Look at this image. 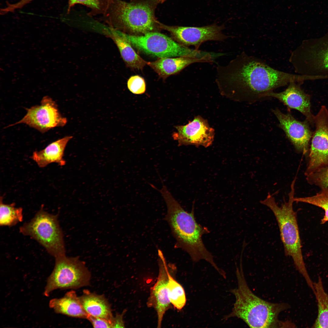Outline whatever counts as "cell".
Segmentation results:
<instances>
[{
  "instance_id": "cell-1",
  "label": "cell",
  "mask_w": 328,
  "mask_h": 328,
  "mask_svg": "<svg viewBox=\"0 0 328 328\" xmlns=\"http://www.w3.org/2000/svg\"><path fill=\"white\" fill-rule=\"evenodd\" d=\"M219 87L230 89L244 101L253 103L267 98L268 94L302 77L276 70L264 61L243 52L226 65L216 67Z\"/></svg>"
},
{
  "instance_id": "cell-2",
  "label": "cell",
  "mask_w": 328,
  "mask_h": 328,
  "mask_svg": "<svg viewBox=\"0 0 328 328\" xmlns=\"http://www.w3.org/2000/svg\"><path fill=\"white\" fill-rule=\"evenodd\" d=\"M158 190L166 204L167 210L165 218L176 241L175 247L186 251L194 262L202 259L206 260L222 274L223 271L215 264L213 255L203 242L202 236L209 233V231L196 222L194 216V204L191 212L188 213L173 197L164 184L162 189Z\"/></svg>"
},
{
  "instance_id": "cell-3",
  "label": "cell",
  "mask_w": 328,
  "mask_h": 328,
  "mask_svg": "<svg viewBox=\"0 0 328 328\" xmlns=\"http://www.w3.org/2000/svg\"><path fill=\"white\" fill-rule=\"evenodd\" d=\"M236 275L237 287L231 292L235 297L232 312L224 318L236 317L242 320L250 327L277 328L286 326L278 319L279 314L289 308L285 303H273L266 301L255 294L245 279L241 260Z\"/></svg>"
},
{
  "instance_id": "cell-4",
  "label": "cell",
  "mask_w": 328,
  "mask_h": 328,
  "mask_svg": "<svg viewBox=\"0 0 328 328\" xmlns=\"http://www.w3.org/2000/svg\"><path fill=\"white\" fill-rule=\"evenodd\" d=\"M166 0H108L104 13L110 22L132 35H142L160 29L155 12Z\"/></svg>"
},
{
  "instance_id": "cell-5",
  "label": "cell",
  "mask_w": 328,
  "mask_h": 328,
  "mask_svg": "<svg viewBox=\"0 0 328 328\" xmlns=\"http://www.w3.org/2000/svg\"><path fill=\"white\" fill-rule=\"evenodd\" d=\"M295 183V181L293 180L288 201H285L281 206L278 205L274 197L269 193L266 198L260 202L269 208L276 218L285 255L292 258L297 270L304 277L308 286L312 287L313 282L308 272L303 259L297 212L293 208Z\"/></svg>"
},
{
  "instance_id": "cell-6",
  "label": "cell",
  "mask_w": 328,
  "mask_h": 328,
  "mask_svg": "<svg viewBox=\"0 0 328 328\" xmlns=\"http://www.w3.org/2000/svg\"><path fill=\"white\" fill-rule=\"evenodd\" d=\"M289 61L298 74L316 80L328 78V34L303 40L292 52Z\"/></svg>"
},
{
  "instance_id": "cell-7",
  "label": "cell",
  "mask_w": 328,
  "mask_h": 328,
  "mask_svg": "<svg viewBox=\"0 0 328 328\" xmlns=\"http://www.w3.org/2000/svg\"><path fill=\"white\" fill-rule=\"evenodd\" d=\"M118 33L137 50L158 58L189 56L208 57L211 53L189 48L157 32L142 35L128 34L116 30Z\"/></svg>"
},
{
  "instance_id": "cell-8",
  "label": "cell",
  "mask_w": 328,
  "mask_h": 328,
  "mask_svg": "<svg viewBox=\"0 0 328 328\" xmlns=\"http://www.w3.org/2000/svg\"><path fill=\"white\" fill-rule=\"evenodd\" d=\"M42 206L34 217L20 227L19 231L37 241L55 258L66 255L63 233L58 216L49 213Z\"/></svg>"
},
{
  "instance_id": "cell-9",
  "label": "cell",
  "mask_w": 328,
  "mask_h": 328,
  "mask_svg": "<svg viewBox=\"0 0 328 328\" xmlns=\"http://www.w3.org/2000/svg\"><path fill=\"white\" fill-rule=\"evenodd\" d=\"M91 275L85 263L78 257L66 255L55 258L54 268L48 278L44 295L58 289H77L90 284Z\"/></svg>"
},
{
  "instance_id": "cell-10",
  "label": "cell",
  "mask_w": 328,
  "mask_h": 328,
  "mask_svg": "<svg viewBox=\"0 0 328 328\" xmlns=\"http://www.w3.org/2000/svg\"><path fill=\"white\" fill-rule=\"evenodd\" d=\"M315 126L308 153L305 176L317 169L328 166V110L322 105L314 116Z\"/></svg>"
},
{
  "instance_id": "cell-11",
  "label": "cell",
  "mask_w": 328,
  "mask_h": 328,
  "mask_svg": "<svg viewBox=\"0 0 328 328\" xmlns=\"http://www.w3.org/2000/svg\"><path fill=\"white\" fill-rule=\"evenodd\" d=\"M26 110L23 118L9 126L23 123L44 133L53 128L63 126L67 121L60 114L56 102L48 96L43 97L39 105L32 106Z\"/></svg>"
},
{
  "instance_id": "cell-12",
  "label": "cell",
  "mask_w": 328,
  "mask_h": 328,
  "mask_svg": "<svg viewBox=\"0 0 328 328\" xmlns=\"http://www.w3.org/2000/svg\"><path fill=\"white\" fill-rule=\"evenodd\" d=\"M159 28L169 32L177 42L187 47L193 46L196 50L206 41H224L228 37L223 32L224 26L216 24L198 27L169 26L160 22Z\"/></svg>"
},
{
  "instance_id": "cell-13",
  "label": "cell",
  "mask_w": 328,
  "mask_h": 328,
  "mask_svg": "<svg viewBox=\"0 0 328 328\" xmlns=\"http://www.w3.org/2000/svg\"><path fill=\"white\" fill-rule=\"evenodd\" d=\"M272 112L278 121L279 127L296 150L303 155L308 154L313 133L308 121H299L289 113H284L278 108L272 109Z\"/></svg>"
},
{
  "instance_id": "cell-14",
  "label": "cell",
  "mask_w": 328,
  "mask_h": 328,
  "mask_svg": "<svg viewBox=\"0 0 328 328\" xmlns=\"http://www.w3.org/2000/svg\"><path fill=\"white\" fill-rule=\"evenodd\" d=\"M177 130L172 137L178 145H193L207 147L211 145L214 138V129L207 121L198 116L184 125L175 126Z\"/></svg>"
},
{
  "instance_id": "cell-15",
  "label": "cell",
  "mask_w": 328,
  "mask_h": 328,
  "mask_svg": "<svg viewBox=\"0 0 328 328\" xmlns=\"http://www.w3.org/2000/svg\"><path fill=\"white\" fill-rule=\"evenodd\" d=\"M159 271L156 282L150 289V294L147 304L149 307H153L158 317L157 327H161L163 317L166 312L170 308L171 304L168 296L167 288L168 266L162 251L158 250Z\"/></svg>"
},
{
  "instance_id": "cell-16",
  "label": "cell",
  "mask_w": 328,
  "mask_h": 328,
  "mask_svg": "<svg viewBox=\"0 0 328 328\" xmlns=\"http://www.w3.org/2000/svg\"><path fill=\"white\" fill-rule=\"evenodd\" d=\"M302 82L292 81L283 91L278 93L272 92L266 98L274 97L289 108L298 110L304 115L310 124H314V116L311 109L310 97L301 87Z\"/></svg>"
},
{
  "instance_id": "cell-17",
  "label": "cell",
  "mask_w": 328,
  "mask_h": 328,
  "mask_svg": "<svg viewBox=\"0 0 328 328\" xmlns=\"http://www.w3.org/2000/svg\"><path fill=\"white\" fill-rule=\"evenodd\" d=\"M214 59L208 57L189 56L158 58L155 61L147 62V64L160 77L165 79L171 75L179 73L191 64L196 63H212Z\"/></svg>"
},
{
  "instance_id": "cell-18",
  "label": "cell",
  "mask_w": 328,
  "mask_h": 328,
  "mask_svg": "<svg viewBox=\"0 0 328 328\" xmlns=\"http://www.w3.org/2000/svg\"><path fill=\"white\" fill-rule=\"evenodd\" d=\"M72 137H65L50 143L41 150L34 151L31 158L41 168L53 162L61 166L64 165L66 164L63 158L64 150L67 143Z\"/></svg>"
},
{
  "instance_id": "cell-19",
  "label": "cell",
  "mask_w": 328,
  "mask_h": 328,
  "mask_svg": "<svg viewBox=\"0 0 328 328\" xmlns=\"http://www.w3.org/2000/svg\"><path fill=\"white\" fill-rule=\"evenodd\" d=\"M49 306L56 313L70 317L87 319L88 316L82 306L79 297L73 290L67 292L61 298L51 299Z\"/></svg>"
},
{
  "instance_id": "cell-20",
  "label": "cell",
  "mask_w": 328,
  "mask_h": 328,
  "mask_svg": "<svg viewBox=\"0 0 328 328\" xmlns=\"http://www.w3.org/2000/svg\"><path fill=\"white\" fill-rule=\"evenodd\" d=\"M79 297L82 306L88 315L107 319L112 323L114 316L111 307L104 296L85 290Z\"/></svg>"
},
{
  "instance_id": "cell-21",
  "label": "cell",
  "mask_w": 328,
  "mask_h": 328,
  "mask_svg": "<svg viewBox=\"0 0 328 328\" xmlns=\"http://www.w3.org/2000/svg\"><path fill=\"white\" fill-rule=\"evenodd\" d=\"M108 29L109 35L116 44L126 65L134 69L142 70L147 62L137 53L130 44L119 35L115 29L109 28Z\"/></svg>"
},
{
  "instance_id": "cell-22",
  "label": "cell",
  "mask_w": 328,
  "mask_h": 328,
  "mask_svg": "<svg viewBox=\"0 0 328 328\" xmlns=\"http://www.w3.org/2000/svg\"><path fill=\"white\" fill-rule=\"evenodd\" d=\"M315 295L317 302L318 313L313 328H328V294L325 291L322 279L319 277L314 282Z\"/></svg>"
},
{
  "instance_id": "cell-23",
  "label": "cell",
  "mask_w": 328,
  "mask_h": 328,
  "mask_svg": "<svg viewBox=\"0 0 328 328\" xmlns=\"http://www.w3.org/2000/svg\"><path fill=\"white\" fill-rule=\"evenodd\" d=\"M2 197L0 198V224L1 226H13L22 221V209L15 207L13 203L10 204H4Z\"/></svg>"
},
{
  "instance_id": "cell-24",
  "label": "cell",
  "mask_w": 328,
  "mask_h": 328,
  "mask_svg": "<svg viewBox=\"0 0 328 328\" xmlns=\"http://www.w3.org/2000/svg\"><path fill=\"white\" fill-rule=\"evenodd\" d=\"M167 288L169 300L174 307L179 310L185 306L186 299L184 289L182 285L168 272Z\"/></svg>"
},
{
  "instance_id": "cell-25",
  "label": "cell",
  "mask_w": 328,
  "mask_h": 328,
  "mask_svg": "<svg viewBox=\"0 0 328 328\" xmlns=\"http://www.w3.org/2000/svg\"><path fill=\"white\" fill-rule=\"evenodd\" d=\"M315 195L305 197H295L294 201L310 204L323 209L325 214L321 220V224L328 222V187L320 189Z\"/></svg>"
},
{
  "instance_id": "cell-26",
  "label": "cell",
  "mask_w": 328,
  "mask_h": 328,
  "mask_svg": "<svg viewBox=\"0 0 328 328\" xmlns=\"http://www.w3.org/2000/svg\"><path fill=\"white\" fill-rule=\"evenodd\" d=\"M308 183L320 189L328 187V166L320 168L306 176Z\"/></svg>"
},
{
  "instance_id": "cell-27",
  "label": "cell",
  "mask_w": 328,
  "mask_h": 328,
  "mask_svg": "<svg viewBox=\"0 0 328 328\" xmlns=\"http://www.w3.org/2000/svg\"><path fill=\"white\" fill-rule=\"evenodd\" d=\"M108 0H68V11L77 4L84 5L91 8L95 13L104 14Z\"/></svg>"
},
{
  "instance_id": "cell-28",
  "label": "cell",
  "mask_w": 328,
  "mask_h": 328,
  "mask_svg": "<svg viewBox=\"0 0 328 328\" xmlns=\"http://www.w3.org/2000/svg\"><path fill=\"white\" fill-rule=\"evenodd\" d=\"M127 86L129 90L135 94H143L146 90L145 80L138 75L131 76L128 81Z\"/></svg>"
},
{
  "instance_id": "cell-29",
  "label": "cell",
  "mask_w": 328,
  "mask_h": 328,
  "mask_svg": "<svg viewBox=\"0 0 328 328\" xmlns=\"http://www.w3.org/2000/svg\"><path fill=\"white\" fill-rule=\"evenodd\" d=\"M87 319L94 328H112L111 322L107 319L89 315Z\"/></svg>"
},
{
  "instance_id": "cell-30",
  "label": "cell",
  "mask_w": 328,
  "mask_h": 328,
  "mask_svg": "<svg viewBox=\"0 0 328 328\" xmlns=\"http://www.w3.org/2000/svg\"><path fill=\"white\" fill-rule=\"evenodd\" d=\"M34 0H18L17 2L13 3L7 2L5 7V10L8 13L13 12L19 9L22 8L26 5Z\"/></svg>"
},
{
  "instance_id": "cell-31",
  "label": "cell",
  "mask_w": 328,
  "mask_h": 328,
  "mask_svg": "<svg viewBox=\"0 0 328 328\" xmlns=\"http://www.w3.org/2000/svg\"><path fill=\"white\" fill-rule=\"evenodd\" d=\"M125 311L122 314H117L114 317H113L112 321V328H124L125 327L124 322L123 319L124 314Z\"/></svg>"
}]
</instances>
